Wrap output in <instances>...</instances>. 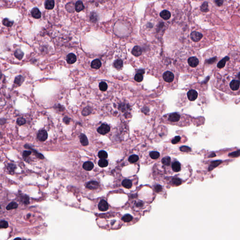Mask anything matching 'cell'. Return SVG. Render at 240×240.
<instances>
[{"mask_svg": "<svg viewBox=\"0 0 240 240\" xmlns=\"http://www.w3.org/2000/svg\"><path fill=\"white\" fill-rule=\"evenodd\" d=\"M214 85L219 91L232 96L240 95V55H226L214 70Z\"/></svg>", "mask_w": 240, "mask_h": 240, "instance_id": "cell-1", "label": "cell"}, {"mask_svg": "<svg viewBox=\"0 0 240 240\" xmlns=\"http://www.w3.org/2000/svg\"><path fill=\"white\" fill-rule=\"evenodd\" d=\"M163 80L166 83H171L173 82L175 79V76L173 73L169 71H167L164 73L163 75Z\"/></svg>", "mask_w": 240, "mask_h": 240, "instance_id": "cell-2", "label": "cell"}, {"mask_svg": "<svg viewBox=\"0 0 240 240\" xmlns=\"http://www.w3.org/2000/svg\"><path fill=\"white\" fill-rule=\"evenodd\" d=\"M181 119V115L177 113L171 114L168 116V120L171 123H177Z\"/></svg>", "mask_w": 240, "mask_h": 240, "instance_id": "cell-3", "label": "cell"}, {"mask_svg": "<svg viewBox=\"0 0 240 240\" xmlns=\"http://www.w3.org/2000/svg\"><path fill=\"white\" fill-rule=\"evenodd\" d=\"M110 128L109 126L106 124H103L98 128L97 131L101 135H105L110 131Z\"/></svg>", "mask_w": 240, "mask_h": 240, "instance_id": "cell-4", "label": "cell"}, {"mask_svg": "<svg viewBox=\"0 0 240 240\" xmlns=\"http://www.w3.org/2000/svg\"><path fill=\"white\" fill-rule=\"evenodd\" d=\"M48 134L46 131L44 130H41L38 131L37 134V138L38 140L41 142H44L46 141L48 138Z\"/></svg>", "mask_w": 240, "mask_h": 240, "instance_id": "cell-5", "label": "cell"}, {"mask_svg": "<svg viewBox=\"0 0 240 240\" xmlns=\"http://www.w3.org/2000/svg\"><path fill=\"white\" fill-rule=\"evenodd\" d=\"M203 37V34L197 31H193L190 34L191 39L192 41L195 42H199L202 39Z\"/></svg>", "mask_w": 240, "mask_h": 240, "instance_id": "cell-6", "label": "cell"}, {"mask_svg": "<svg viewBox=\"0 0 240 240\" xmlns=\"http://www.w3.org/2000/svg\"><path fill=\"white\" fill-rule=\"evenodd\" d=\"M187 96L190 101H194L198 97V93L196 90H191L188 92Z\"/></svg>", "mask_w": 240, "mask_h": 240, "instance_id": "cell-7", "label": "cell"}, {"mask_svg": "<svg viewBox=\"0 0 240 240\" xmlns=\"http://www.w3.org/2000/svg\"><path fill=\"white\" fill-rule=\"evenodd\" d=\"M108 203L104 200H102L98 204V208L101 211H105L108 209Z\"/></svg>", "mask_w": 240, "mask_h": 240, "instance_id": "cell-8", "label": "cell"}, {"mask_svg": "<svg viewBox=\"0 0 240 240\" xmlns=\"http://www.w3.org/2000/svg\"><path fill=\"white\" fill-rule=\"evenodd\" d=\"M66 61H67L68 63L69 64H73L77 61V57L74 54L70 53L67 56Z\"/></svg>", "mask_w": 240, "mask_h": 240, "instance_id": "cell-9", "label": "cell"}, {"mask_svg": "<svg viewBox=\"0 0 240 240\" xmlns=\"http://www.w3.org/2000/svg\"><path fill=\"white\" fill-rule=\"evenodd\" d=\"M99 186V184L96 181H91L86 183V187L90 190H93L97 189Z\"/></svg>", "mask_w": 240, "mask_h": 240, "instance_id": "cell-10", "label": "cell"}, {"mask_svg": "<svg viewBox=\"0 0 240 240\" xmlns=\"http://www.w3.org/2000/svg\"><path fill=\"white\" fill-rule=\"evenodd\" d=\"M31 14L32 17L36 19H38L41 17V12L37 8H34L31 10Z\"/></svg>", "mask_w": 240, "mask_h": 240, "instance_id": "cell-11", "label": "cell"}, {"mask_svg": "<svg viewBox=\"0 0 240 240\" xmlns=\"http://www.w3.org/2000/svg\"><path fill=\"white\" fill-rule=\"evenodd\" d=\"M55 6L54 0H46L45 3V8L48 10H52Z\"/></svg>", "mask_w": 240, "mask_h": 240, "instance_id": "cell-12", "label": "cell"}, {"mask_svg": "<svg viewBox=\"0 0 240 240\" xmlns=\"http://www.w3.org/2000/svg\"><path fill=\"white\" fill-rule=\"evenodd\" d=\"M84 5L82 1H78L75 3V10L77 12H80L84 10Z\"/></svg>", "mask_w": 240, "mask_h": 240, "instance_id": "cell-13", "label": "cell"}, {"mask_svg": "<svg viewBox=\"0 0 240 240\" xmlns=\"http://www.w3.org/2000/svg\"><path fill=\"white\" fill-rule=\"evenodd\" d=\"M142 48L139 46H135L132 50V55L135 56H139L142 54Z\"/></svg>", "mask_w": 240, "mask_h": 240, "instance_id": "cell-14", "label": "cell"}, {"mask_svg": "<svg viewBox=\"0 0 240 240\" xmlns=\"http://www.w3.org/2000/svg\"><path fill=\"white\" fill-rule=\"evenodd\" d=\"M101 66V62L99 59H95L91 62V67L94 69H98Z\"/></svg>", "mask_w": 240, "mask_h": 240, "instance_id": "cell-15", "label": "cell"}, {"mask_svg": "<svg viewBox=\"0 0 240 240\" xmlns=\"http://www.w3.org/2000/svg\"><path fill=\"white\" fill-rule=\"evenodd\" d=\"M160 16L164 20H168L170 18L171 13L168 10H164L160 13Z\"/></svg>", "mask_w": 240, "mask_h": 240, "instance_id": "cell-16", "label": "cell"}, {"mask_svg": "<svg viewBox=\"0 0 240 240\" xmlns=\"http://www.w3.org/2000/svg\"><path fill=\"white\" fill-rule=\"evenodd\" d=\"M94 167V164L91 161H87L83 164V168L84 170L86 171H91L93 169Z\"/></svg>", "mask_w": 240, "mask_h": 240, "instance_id": "cell-17", "label": "cell"}, {"mask_svg": "<svg viewBox=\"0 0 240 240\" xmlns=\"http://www.w3.org/2000/svg\"><path fill=\"white\" fill-rule=\"evenodd\" d=\"M80 141L83 146H87L88 144V140L84 134H81L80 136Z\"/></svg>", "mask_w": 240, "mask_h": 240, "instance_id": "cell-18", "label": "cell"}, {"mask_svg": "<svg viewBox=\"0 0 240 240\" xmlns=\"http://www.w3.org/2000/svg\"><path fill=\"white\" fill-rule=\"evenodd\" d=\"M172 168L173 170L175 172H179L181 170V164L179 162L175 161L172 164Z\"/></svg>", "mask_w": 240, "mask_h": 240, "instance_id": "cell-19", "label": "cell"}, {"mask_svg": "<svg viewBox=\"0 0 240 240\" xmlns=\"http://www.w3.org/2000/svg\"><path fill=\"white\" fill-rule=\"evenodd\" d=\"M113 65L114 67L116 68L117 70H119L121 69L123 66V61L120 59H118L115 61Z\"/></svg>", "mask_w": 240, "mask_h": 240, "instance_id": "cell-20", "label": "cell"}, {"mask_svg": "<svg viewBox=\"0 0 240 240\" xmlns=\"http://www.w3.org/2000/svg\"><path fill=\"white\" fill-rule=\"evenodd\" d=\"M66 9L68 12H73L75 10V4L73 3H68L66 5Z\"/></svg>", "mask_w": 240, "mask_h": 240, "instance_id": "cell-21", "label": "cell"}, {"mask_svg": "<svg viewBox=\"0 0 240 240\" xmlns=\"http://www.w3.org/2000/svg\"><path fill=\"white\" fill-rule=\"evenodd\" d=\"M122 185L124 187L127 189H130L132 187V182L131 181L128 179L123 180L122 182Z\"/></svg>", "mask_w": 240, "mask_h": 240, "instance_id": "cell-22", "label": "cell"}, {"mask_svg": "<svg viewBox=\"0 0 240 240\" xmlns=\"http://www.w3.org/2000/svg\"><path fill=\"white\" fill-rule=\"evenodd\" d=\"M18 207V204L16 202H11L6 207V210L8 211H10L12 209H16Z\"/></svg>", "mask_w": 240, "mask_h": 240, "instance_id": "cell-23", "label": "cell"}, {"mask_svg": "<svg viewBox=\"0 0 240 240\" xmlns=\"http://www.w3.org/2000/svg\"><path fill=\"white\" fill-rule=\"evenodd\" d=\"M24 77L20 75L15 78L14 82L16 84L21 85L23 83V82H24Z\"/></svg>", "mask_w": 240, "mask_h": 240, "instance_id": "cell-24", "label": "cell"}, {"mask_svg": "<svg viewBox=\"0 0 240 240\" xmlns=\"http://www.w3.org/2000/svg\"><path fill=\"white\" fill-rule=\"evenodd\" d=\"M15 56L19 60H21L24 56V53L20 49H17L14 53Z\"/></svg>", "mask_w": 240, "mask_h": 240, "instance_id": "cell-25", "label": "cell"}, {"mask_svg": "<svg viewBox=\"0 0 240 240\" xmlns=\"http://www.w3.org/2000/svg\"><path fill=\"white\" fill-rule=\"evenodd\" d=\"M98 165L101 168H105L108 166V161L105 159H101L98 161Z\"/></svg>", "mask_w": 240, "mask_h": 240, "instance_id": "cell-26", "label": "cell"}, {"mask_svg": "<svg viewBox=\"0 0 240 240\" xmlns=\"http://www.w3.org/2000/svg\"><path fill=\"white\" fill-rule=\"evenodd\" d=\"M90 20L91 21V22L96 23L98 20V15L96 14V13L92 12L90 15Z\"/></svg>", "mask_w": 240, "mask_h": 240, "instance_id": "cell-27", "label": "cell"}, {"mask_svg": "<svg viewBox=\"0 0 240 240\" xmlns=\"http://www.w3.org/2000/svg\"><path fill=\"white\" fill-rule=\"evenodd\" d=\"M3 24L7 27L12 26L14 23L13 21H11L8 18H4L3 20Z\"/></svg>", "mask_w": 240, "mask_h": 240, "instance_id": "cell-28", "label": "cell"}, {"mask_svg": "<svg viewBox=\"0 0 240 240\" xmlns=\"http://www.w3.org/2000/svg\"><path fill=\"white\" fill-rule=\"evenodd\" d=\"M162 163L165 166L170 165L171 163V158L169 157H165L162 159Z\"/></svg>", "mask_w": 240, "mask_h": 240, "instance_id": "cell-29", "label": "cell"}, {"mask_svg": "<svg viewBox=\"0 0 240 240\" xmlns=\"http://www.w3.org/2000/svg\"><path fill=\"white\" fill-rule=\"evenodd\" d=\"M139 158L138 156L136 155H133L131 156H130V158H129V161L131 163H134L138 161Z\"/></svg>", "mask_w": 240, "mask_h": 240, "instance_id": "cell-30", "label": "cell"}, {"mask_svg": "<svg viewBox=\"0 0 240 240\" xmlns=\"http://www.w3.org/2000/svg\"><path fill=\"white\" fill-rule=\"evenodd\" d=\"M98 156L101 159H106L108 158V155L105 151H101L98 152Z\"/></svg>", "mask_w": 240, "mask_h": 240, "instance_id": "cell-31", "label": "cell"}, {"mask_svg": "<svg viewBox=\"0 0 240 240\" xmlns=\"http://www.w3.org/2000/svg\"><path fill=\"white\" fill-rule=\"evenodd\" d=\"M200 9H201V10L202 11V12H206L208 11L209 9H208V3L205 2H204V3H203L202 4V5H201V6Z\"/></svg>", "mask_w": 240, "mask_h": 240, "instance_id": "cell-32", "label": "cell"}, {"mask_svg": "<svg viewBox=\"0 0 240 240\" xmlns=\"http://www.w3.org/2000/svg\"><path fill=\"white\" fill-rule=\"evenodd\" d=\"M99 88L101 91H106L108 89V84L105 82H101L99 84Z\"/></svg>", "mask_w": 240, "mask_h": 240, "instance_id": "cell-33", "label": "cell"}, {"mask_svg": "<svg viewBox=\"0 0 240 240\" xmlns=\"http://www.w3.org/2000/svg\"><path fill=\"white\" fill-rule=\"evenodd\" d=\"M21 202L24 204H29V197L27 195H23L20 198Z\"/></svg>", "mask_w": 240, "mask_h": 240, "instance_id": "cell-34", "label": "cell"}, {"mask_svg": "<svg viewBox=\"0 0 240 240\" xmlns=\"http://www.w3.org/2000/svg\"><path fill=\"white\" fill-rule=\"evenodd\" d=\"M150 156L152 159H157L159 157L160 154H159V152L157 151H151V152H150Z\"/></svg>", "mask_w": 240, "mask_h": 240, "instance_id": "cell-35", "label": "cell"}, {"mask_svg": "<svg viewBox=\"0 0 240 240\" xmlns=\"http://www.w3.org/2000/svg\"><path fill=\"white\" fill-rule=\"evenodd\" d=\"M133 219L132 216H131L130 214H127L125 215V216H123L122 218V219L123 221L125 222H129L130 221H131Z\"/></svg>", "mask_w": 240, "mask_h": 240, "instance_id": "cell-36", "label": "cell"}, {"mask_svg": "<svg viewBox=\"0 0 240 240\" xmlns=\"http://www.w3.org/2000/svg\"><path fill=\"white\" fill-rule=\"evenodd\" d=\"M135 80L137 82H141L143 80V75L140 73H137L135 76Z\"/></svg>", "mask_w": 240, "mask_h": 240, "instance_id": "cell-37", "label": "cell"}, {"mask_svg": "<svg viewBox=\"0 0 240 240\" xmlns=\"http://www.w3.org/2000/svg\"><path fill=\"white\" fill-rule=\"evenodd\" d=\"M91 113V110L89 107H86L82 111V115L84 116H87Z\"/></svg>", "mask_w": 240, "mask_h": 240, "instance_id": "cell-38", "label": "cell"}, {"mask_svg": "<svg viewBox=\"0 0 240 240\" xmlns=\"http://www.w3.org/2000/svg\"><path fill=\"white\" fill-rule=\"evenodd\" d=\"M172 182L174 185L176 186H178L181 184L182 183V180H181L179 178H174L172 180Z\"/></svg>", "mask_w": 240, "mask_h": 240, "instance_id": "cell-39", "label": "cell"}, {"mask_svg": "<svg viewBox=\"0 0 240 240\" xmlns=\"http://www.w3.org/2000/svg\"><path fill=\"white\" fill-rule=\"evenodd\" d=\"M9 226V224L7 221H1L0 222V228H7Z\"/></svg>", "mask_w": 240, "mask_h": 240, "instance_id": "cell-40", "label": "cell"}, {"mask_svg": "<svg viewBox=\"0 0 240 240\" xmlns=\"http://www.w3.org/2000/svg\"><path fill=\"white\" fill-rule=\"evenodd\" d=\"M17 124L19 126L24 125L25 123V120L24 118H18L17 121Z\"/></svg>", "mask_w": 240, "mask_h": 240, "instance_id": "cell-41", "label": "cell"}, {"mask_svg": "<svg viewBox=\"0 0 240 240\" xmlns=\"http://www.w3.org/2000/svg\"><path fill=\"white\" fill-rule=\"evenodd\" d=\"M181 140V137L180 136H176L175 138H173L172 140V143L173 144H176L179 142Z\"/></svg>", "mask_w": 240, "mask_h": 240, "instance_id": "cell-42", "label": "cell"}, {"mask_svg": "<svg viewBox=\"0 0 240 240\" xmlns=\"http://www.w3.org/2000/svg\"><path fill=\"white\" fill-rule=\"evenodd\" d=\"M16 168V166L12 164H10L8 166V169L10 171V172H13Z\"/></svg>", "mask_w": 240, "mask_h": 240, "instance_id": "cell-43", "label": "cell"}, {"mask_svg": "<svg viewBox=\"0 0 240 240\" xmlns=\"http://www.w3.org/2000/svg\"><path fill=\"white\" fill-rule=\"evenodd\" d=\"M180 150L182 151L188 152V151H190V149L189 147H188L183 146L181 147L180 148Z\"/></svg>", "mask_w": 240, "mask_h": 240, "instance_id": "cell-44", "label": "cell"}, {"mask_svg": "<svg viewBox=\"0 0 240 240\" xmlns=\"http://www.w3.org/2000/svg\"><path fill=\"white\" fill-rule=\"evenodd\" d=\"M214 2L216 3V5L218 6H221L223 4L224 0H214Z\"/></svg>", "mask_w": 240, "mask_h": 240, "instance_id": "cell-45", "label": "cell"}, {"mask_svg": "<svg viewBox=\"0 0 240 240\" xmlns=\"http://www.w3.org/2000/svg\"><path fill=\"white\" fill-rule=\"evenodd\" d=\"M162 189V187L161 185H156V186H155V187H154V190H155V191L157 192V193L161 192Z\"/></svg>", "mask_w": 240, "mask_h": 240, "instance_id": "cell-46", "label": "cell"}, {"mask_svg": "<svg viewBox=\"0 0 240 240\" xmlns=\"http://www.w3.org/2000/svg\"><path fill=\"white\" fill-rule=\"evenodd\" d=\"M31 154V151H24L23 154V157H24V158H27V157H28V156H30V155Z\"/></svg>", "mask_w": 240, "mask_h": 240, "instance_id": "cell-47", "label": "cell"}, {"mask_svg": "<svg viewBox=\"0 0 240 240\" xmlns=\"http://www.w3.org/2000/svg\"><path fill=\"white\" fill-rule=\"evenodd\" d=\"M63 122L66 124H69L70 123V119L68 117H65L63 119Z\"/></svg>", "mask_w": 240, "mask_h": 240, "instance_id": "cell-48", "label": "cell"}, {"mask_svg": "<svg viewBox=\"0 0 240 240\" xmlns=\"http://www.w3.org/2000/svg\"><path fill=\"white\" fill-rule=\"evenodd\" d=\"M143 205V203L142 202H139L137 203V207L142 206Z\"/></svg>", "mask_w": 240, "mask_h": 240, "instance_id": "cell-49", "label": "cell"}, {"mask_svg": "<svg viewBox=\"0 0 240 240\" xmlns=\"http://www.w3.org/2000/svg\"><path fill=\"white\" fill-rule=\"evenodd\" d=\"M138 73H140V74H144V71L143 70H138V72H137Z\"/></svg>", "mask_w": 240, "mask_h": 240, "instance_id": "cell-50", "label": "cell"}]
</instances>
